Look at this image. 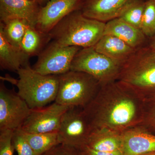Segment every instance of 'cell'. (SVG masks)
<instances>
[{
  "label": "cell",
  "instance_id": "obj_31",
  "mask_svg": "<svg viewBox=\"0 0 155 155\" xmlns=\"http://www.w3.org/2000/svg\"><path fill=\"white\" fill-rule=\"evenodd\" d=\"M78 155H90L86 151L83 149L78 150Z\"/></svg>",
  "mask_w": 155,
  "mask_h": 155
},
{
  "label": "cell",
  "instance_id": "obj_20",
  "mask_svg": "<svg viewBox=\"0 0 155 155\" xmlns=\"http://www.w3.org/2000/svg\"><path fill=\"white\" fill-rule=\"evenodd\" d=\"M29 25L27 21L23 19H9L0 22V31L10 44L20 49L22 38Z\"/></svg>",
  "mask_w": 155,
  "mask_h": 155
},
{
  "label": "cell",
  "instance_id": "obj_29",
  "mask_svg": "<svg viewBox=\"0 0 155 155\" xmlns=\"http://www.w3.org/2000/svg\"><path fill=\"white\" fill-rule=\"evenodd\" d=\"M148 46L151 49L155 51V37L152 38L151 41L149 45Z\"/></svg>",
  "mask_w": 155,
  "mask_h": 155
},
{
  "label": "cell",
  "instance_id": "obj_18",
  "mask_svg": "<svg viewBox=\"0 0 155 155\" xmlns=\"http://www.w3.org/2000/svg\"><path fill=\"white\" fill-rule=\"evenodd\" d=\"M30 66L29 59L19 49L10 44L0 31V67L17 72L21 67Z\"/></svg>",
  "mask_w": 155,
  "mask_h": 155
},
{
  "label": "cell",
  "instance_id": "obj_23",
  "mask_svg": "<svg viewBox=\"0 0 155 155\" xmlns=\"http://www.w3.org/2000/svg\"><path fill=\"white\" fill-rule=\"evenodd\" d=\"M143 114L140 125L155 134V91L143 96Z\"/></svg>",
  "mask_w": 155,
  "mask_h": 155
},
{
  "label": "cell",
  "instance_id": "obj_19",
  "mask_svg": "<svg viewBox=\"0 0 155 155\" xmlns=\"http://www.w3.org/2000/svg\"><path fill=\"white\" fill-rule=\"evenodd\" d=\"M51 41L48 34L41 33L35 27L28 25L22 38L20 50L28 59L38 56Z\"/></svg>",
  "mask_w": 155,
  "mask_h": 155
},
{
  "label": "cell",
  "instance_id": "obj_15",
  "mask_svg": "<svg viewBox=\"0 0 155 155\" xmlns=\"http://www.w3.org/2000/svg\"><path fill=\"white\" fill-rule=\"evenodd\" d=\"M105 34L116 36L136 50L146 46L147 37L141 29L128 24L120 18L106 22Z\"/></svg>",
  "mask_w": 155,
  "mask_h": 155
},
{
  "label": "cell",
  "instance_id": "obj_25",
  "mask_svg": "<svg viewBox=\"0 0 155 155\" xmlns=\"http://www.w3.org/2000/svg\"><path fill=\"white\" fill-rule=\"evenodd\" d=\"M12 142L18 155H39L28 143L20 129L14 131Z\"/></svg>",
  "mask_w": 155,
  "mask_h": 155
},
{
  "label": "cell",
  "instance_id": "obj_7",
  "mask_svg": "<svg viewBox=\"0 0 155 155\" xmlns=\"http://www.w3.org/2000/svg\"><path fill=\"white\" fill-rule=\"evenodd\" d=\"M93 130L90 120L81 107H69L62 116L58 131L61 144L81 150L86 146Z\"/></svg>",
  "mask_w": 155,
  "mask_h": 155
},
{
  "label": "cell",
  "instance_id": "obj_30",
  "mask_svg": "<svg viewBox=\"0 0 155 155\" xmlns=\"http://www.w3.org/2000/svg\"><path fill=\"white\" fill-rule=\"evenodd\" d=\"M35 1L42 6L45 5L50 0H35Z\"/></svg>",
  "mask_w": 155,
  "mask_h": 155
},
{
  "label": "cell",
  "instance_id": "obj_34",
  "mask_svg": "<svg viewBox=\"0 0 155 155\" xmlns=\"http://www.w3.org/2000/svg\"><path fill=\"white\" fill-rule=\"evenodd\" d=\"M150 1H154V2H155V0H150Z\"/></svg>",
  "mask_w": 155,
  "mask_h": 155
},
{
  "label": "cell",
  "instance_id": "obj_3",
  "mask_svg": "<svg viewBox=\"0 0 155 155\" xmlns=\"http://www.w3.org/2000/svg\"><path fill=\"white\" fill-rule=\"evenodd\" d=\"M16 84L18 94L31 109L42 107L55 101L59 88V75H44L30 66L21 67Z\"/></svg>",
  "mask_w": 155,
  "mask_h": 155
},
{
  "label": "cell",
  "instance_id": "obj_33",
  "mask_svg": "<svg viewBox=\"0 0 155 155\" xmlns=\"http://www.w3.org/2000/svg\"><path fill=\"white\" fill-rule=\"evenodd\" d=\"M152 53L153 56L155 58V51L152 50Z\"/></svg>",
  "mask_w": 155,
  "mask_h": 155
},
{
  "label": "cell",
  "instance_id": "obj_32",
  "mask_svg": "<svg viewBox=\"0 0 155 155\" xmlns=\"http://www.w3.org/2000/svg\"><path fill=\"white\" fill-rule=\"evenodd\" d=\"M141 155H155V152H154L148 153L145 154Z\"/></svg>",
  "mask_w": 155,
  "mask_h": 155
},
{
  "label": "cell",
  "instance_id": "obj_5",
  "mask_svg": "<svg viewBox=\"0 0 155 155\" xmlns=\"http://www.w3.org/2000/svg\"><path fill=\"white\" fill-rule=\"evenodd\" d=\"M56 103L68 107L84 108L94 98L101 84L84 72L70 71L59 75Z\"/></svg>",
  "mask_w": 155,
  "mask_h": 155
},
{
  "label": "cell",
  "instance_id": "obj_12",
  "mask_svg": "<svg viewBox=\"0 0 155 155\" xmlns=\"http://www.w3.org/2000/svg\"><path fill=\"white\" fill-rule=\"evenodd\" d=\"M134 0H85L81 11L85 17L104 22L119 18Z\"/></svg>",
  "mask_w": 155,
  "mask_h": 155
},
{
  "label": "cell",
  "instance_id": "obj_21",
  "mask_svg": "<svg viewBox=\"0 0 155 155\" xmlns=\"http://www.w3.org/2000/svg\"><path fill=\"white\" fill-rule=\"evenodd\" d=\"M21 130L25 139L38 154L43 155L54 147L61 144L58 131L29 133Z\"/></svg>",
  "mask_w": 155,
  "mask_h": 155
},
{
  "label": "cell",
  "instance_id": "obj_4",
  "mask_svg": "<svg viewBox=\"0 0 155 155\" xmlns=\"http://www.w3.org/2000/svg\"><path fill=\"white\" fill-rule=\"evenodd\" d=\"M117 81L143 96L155 91V58L148 46L137 50L121 66Z\"/></svg>",
  "mask_w": 155,
  "mask_h": 155
},
{
  "label": "cell",
  "instance_id": "obj_28",
  "mask_svg": "<svg viewBox=\"0 0 155 155\" xmlns=\"http://www.w3.org/2000/svg\"><path fill=\"white\" fill-rule=\"evenodd\" d=\"M82 149L84 150L90 155H123L122 150L115 152H102L91 149L88 147L85 146Z\"/></svg>",
  "mask_w": 155,
  "mask_h": 155
},
{
  "label": "cell",
  "instance_id": "obj_13",
  "mask_svg": "<svg viewBox=\"0 0 155 155\" xmlns=\"http://www.w3.org/2000/svg\"><path fill=\"white\" fill-rule=\"evenodd\" d=\"M123 155H141L155 152V134L139 125L122 132Z\"/></svg>",
  "mask_w": 155,
  "mask_h": 155
},
{
  "label": "cell",
  "instance_id": "obj_8",
  "mask_svg": "<svg viewBox=\"0 0 155 155\" xmlns=\"http://www.w3.org/2000/svg\"><path fill=\"white\" fill-rule=\"evenodd\" d=\"M81 48L77 46H63L52 41L38 55L32 68L42 75L64 74L70 71L73 59Z\"/></svg>",
  "mask_w": 155,
  "mask_h": 155
},
{
  "label": "cell",
  "instance_id": "obj_6",
  "mask_svg": "<svg viewBox=\"0 0 155 155\" xmlns=\"http://www.w3.org/2000/svg\"><path fill=\"white\" fill-rule=\"evenodd\" d=\"M121 67L107 56L97 51L94 46L82 48L75 55L70 70L87 73L102 85L116 81Z\"/></svg>",
  "mask_w": 155,
  "mask_h": 155
},
{
  "label": "cell",
  "instance_id": "obj_26",
  "mask_svg": "<svg viewBox=\"0 0 155 155\" xmlns=\"http://www.w3.org/2000/svg\"><path fill=\"white\" fill-rule=\"evenodd\" d=\"M14 131L10 130H0V155H14L15 148L12 138Z\"/></svg>",
  "mask_w": 155,
  "mask_h": 155
},
{
  "label": "cell",
  "instance_id": "obj_10",
  "mask_svg": "<svg viewBox=\"0 0 155 155\" xmlns=\"http://www.w3.org/2000/svg\"><path fill=\"white\" fill-rule=\"evenodd\" d=\"M69 107L54 102L48 106L31 109L20 129L29 133L58 131L62 116Z\"/></svg>",
  "mask_w": 155,
  "mask_h": 155
},
{
  "label": "cell",
  "instance_id": "obj_1",
  "mask_svg": "<svg viewBox=\"0 0 155 155\" xmlns=\"http://www.w3.org/2000/svg\"><path fill=\"white\" fill-rule=\"evenodd\" d=\"M84 108L94 129L122 132L141 124L143 97L118 81L103 84Z\"/></svg>",
  "mask_w": 155,
  "mask_h": 155
},
{
  "label": "cell",
  "instance_id": "obj_22",
  "mask_svg": "<svg viewBox=\"0 0 155 155\" xmlns=\"http://www.w3.org/2000/svg\"><path fill=\"white\" fill-rule=\"evenodd\" d=\"M146 2L145 0H134L119 18L140 29Z\"/></svg>",
  "mask_w": 155,
  "mask_h": 155
},
{
  "label": "cell",
  "instance_id": "obj_24",
  "mask_svg": "<svg viewBox=\"0 0 155 155\" xmlns=\"http://www.w3.org/2000/svg\"><path fill=\"white\" fill-rule=\"evenodd\" d=\"M140 29L147 38L155 36V2L146 0Z\"/></svg>",
  "mask_w": 155,
  "mask_h": 155
},
{
  "label": "cell",
  "instance_id": "obj_27",
  "mask_svg": "<svg viewBox=\"0 0 155 155\" xmlns=\"http://www.w3.org/2000/svg\"><path fill=\"white\" fill-rule=\"evenodd\" d=\"M43 155H78V150L66 145L60 144Z\"/></svg>",
  "mask_w": 155,
  "mask_h": 155
},
{
  "label": "cell",
  "instance_id": "obj_9",
  "mask_svg": "<svg viewBox=\"0 0 155 155\" xmlns=\"http://www.w3.org/2000/svg\"><path fill=\"white\" fill-rule=\"evenodd\" d=\"M31 111L26 102L4 83L0 84V130L20 129Z\"/></svg>",
  "mask_w": 155,
  "mask_h": 155
},
{
  "label": "cell",
  "instance_id": "obj_17",
  "mask_svg": "<svg viewBox=\"0 0 155 155\" xmlns=\"http://www.w3.org/2000/svg\"><path fill=\"white\" fill-rule=\"evenodd\" d=\"M86 146L99 151L122 150V132L107 128H96L92 132Z\"/></svg>",
  "mask_w": 155,
  "mask_h": 155
},
{
  "label": "cell",
  "instance_id": "obj_35",
  "mask_svg": "<svg viewBox=\"0 0 155 155\" xmlns=\"http://www.w3.org/2000/svg\"></svg>",
  "mask_w": 155,
  "mask_h": 155
},
{
  "label": "cell",
  "instance_id": "obj_11",
  "mask_svg": "<svg viewBox=\"0 0 155 155\" xmlns=\"http://www.w3.org/2000/svg\"><path fill=\"white\" fill-rule=\"evenodd\" d=\"M85 0H50L41 6L35 28L45 34L51 31L67 15L81 10Z\"/></svg>",
  "mask_w": 155,
  "mask_h": 155
},
{
  "label": "cell",
  "instance_id": "obj_16",
  "mask_svg": "<svg viewBox=\"0 0 155 155\" xmlns=\"http://www.w3.org/2000/svg\"><path fill=\"white\" fill-rule=\"evenodd\" d=\"M94 47L97 51L110 58L121 67L137 50L118 38L106 34L104 35Z\"/></svg>",
  "mask_w": 155,
  "mask_h": 155
},
{
  "label": "cell",
  "instance_id": "obj_2",
  "mask_svg": "<svg viewBox=\"0 0 155 155\" xmlns=\"http://www.w3.org/2000/svg\"><path fill=\"white\" fill-rule=\"evenodd\" d=\"M106 23L85 17L81 10L60 21L49 33L52 41L63 46H94L104 33Z\"/></svg>",
  "mask_w": 155,
  "mask_h": 155
},
{
  "label": "cell",
  "instance_id": "obj_14",
  "mask_svg": "<svg viewBox=\"0 0 155 155\" xmlns=\"http://www.w3.org/2000/svg\"><path fill=\"white\" fill-rule=\"evenodd\" d=\"M41 7L35 0H0V22L23 19L35 27Z\"/></svg>",
  "mask_w": 155,
  "mask_h": 155
}]
</instances>
